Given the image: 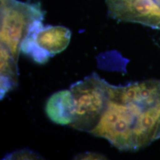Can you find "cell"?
<instances>
[{
	"label": "cell",
	"mask_w": 160,
	"mask_h": 160,
	"mask_svg": "<svg viewBox=\"0 0 160 160\" xmlns=\"http://www.w3.org/2000/svg\"><path fill=\"white\" fill-rule=\"evenodd\" d=\"M1 45L18 62L21 47L35 22L43 21L45 12L39 2L18 0H0Z\"/></svg>",
	"instance_id": "cell-1"
},
{
	"label": "cell",
	"mask_w": 160,
	"mask_h": 160,
	"mask_svg": "<svg viewBox=\"0 0 160 160\" xmlns=\"http://www.w3.org/2000/svg\"><path fill=\"white\" fill-rule=\"evenodd\" d=\"M10 158H12V159H32V158H36V155L32 153L31 152H28V151H21L20 152H16V153H12V154H11L9 156Z\"/></svg>",
	"instance_id": "cell-7"
},
{
	"label": "cell",
	"mask_w": 160,
	"mask_h": 160,
	"mask_svg": "<svg viewBox=\"0 0 160 160\" xmlns=\"http://www.w3.org/2000/svg\"><path fill=\"white\" fill-rule=\"evenodd\" d=\"M46 114L55 123L71 125L74 118L75 104L71 91L63 90L52 94L45 108Z\"/></svg>",
	"instance_id": "cell-5"
},
{
	"label": "cell",
	"mask_w": 160,
	"mask_h": 160,
	"mask_svg": "<svg viewBox=\"0 0 160 160\" xmlns=\"http://www.w3.org/2000/svg\"><path fill=\"white\" fill-rule=\"evenodd\" d=\"M108 86L96 74L72 85L71 91L75 104L72 127L89 132L96 126L109 100Z\"/></svg>",
	"instance_id": "cell-2"
},
{
	"label": "cell",
	"mask_w": 160,
	"mask_h": 160,
	"mask_svg": "<svg viewBox=\"0 0 160 160\" xmlns=\"http://www.w3.org/2000/svg\"><path fill=\"white\" fill-rule=\"evenodd\" d=\"M27 36L52 57L63 51L68 47L71 32L68 28L62 26L45 27L42 21L39 20L32 25Z\"/></svg>",
	"instance_id": "cell-4"
},
{
	"label": "cell",
	"mask_w": 160,
	"mask_h": 160,
	"mask_svg": "<svg viewBox=\"0 0 160 160\" xmlns=\"http://www.w3.org/2000/svg\"><path fill=\"white\" fill-rule=\"evenodd\" d=\"M78 159L82 160H102L103 158V155L98 154L96 153H86L84 154H81L78 156Z\"/></svg>",
	"instance_id": "cell-8"
},
{
	"label": "cell",
	"mask_w": 160,
	"mask_h": 160,
	"mask_svg": "<svg viewBox=\"0 0 160 160\" xmlns=\"http://www.w3.org/2000/svg\"><path fill=\"white\" fill-rule=\"evenodd\" d=\"M109 17L160 30V0H105Z\"/></svg>",
	"instance_id": "cell-3"
},
{
	"label": "cell",
	"mask_w": 160,
	"mask_h": 160,
	"mask_svg": "<svg viewBox=\"0 0 160 160\" xmlns=\"http://www.w3.org/2000/svg\"><path fill=\"white\" fill-rule=\"evenodd\" d=\"M17 62L6 47L1 45V96L16 86Z\"/></svg>",
	"instance_id": "cell-6"
}]
</instances>
